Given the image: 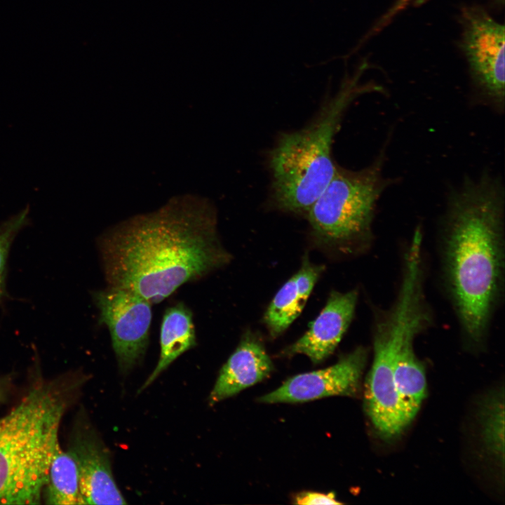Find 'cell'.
I'll return each instance as SVG.
<instances>
[{"label":"cell","instance_id":"obj_1","mask_svg":"<svg viewBox=\"0 0 505 505\" xmlns=\"http://www.w3.org/2000/svg\"><path fill=\"white\" fill-rule=\"evenodd\" d=\"M216 219L208 201L184 196L107 230L97 240L107 286L159 304L222 267L230 255L219 241Z\"/></svg>","mask_w":505,"mask_h":505},{"label":"cell","instance_id":"obj_2","mask_svg":"<svg viewBox=\"0 0 505 505\" xmlns=\"http://www.w3.org/2000/svg\"><path fill=\"white\" fill-rule=\"evenodd\" d=\"M504 190L488 174L466 179L449 197L444 271L462 331L482 342L497 302L503 272Z\"/></svg>","mask_w":505,"mask_h":505},{"label":"cell","instance_id":"obj_3","mask_svg":"<svg viewBox=\"0 0 505 505\" xmlns=\"http://www.w3.org/2000/svg\"><path fill=\"white\" fill-rule=\"evenodd\" d=\"M80 383L73 376L39 379L0 417V504H41L60 425Z\"/></svg>","mask_w":505,"mask_h":505},{"label":"cell","instance_id":"obj_4","mask_svg":"<svg viewBox=\"0 0 505 505\" xmlns=\"http://www.w3.org/2000/svg\"><path fill=\"white\" fill-rule=\"evenodd\" d=\"M365 68L363 64L345 79L309 124L280 135L269 152L271 196L276 208L307 214L333 177L337 166L332 157V142L344 112L359 95L382 90L360 83Z\"/></svg>","mask_w":505,"mask_h":505},{"label":"cell","instance_id":"obj_5","mask_svg":"<svg viewBox=\"0 0 505 505\" xmlns=\"http://www.w3.org/2000/svg\"><path fill=\"white\" fill-rule=\"evenodd\" d=\"M385 152L368 166L335 173L307 215L314 236L324 243L350 246L370 237L378 200L391 180L383 175Z\"/></svg>","mask_w":505,"mask_h":505},{"label":"cell","instance_id":"obj_6","mask_svg":"<svg viewBox=\"0 0 505 505\" xmlns=\"http://www.w3.org/2000/svg\"><path fill=\"white\" fill-rule=\"evenodd\" d=\"M461 46L472 81L495 110L504 109L505 28L481 8H466L462 15Z\"/></svg>","mask_w":505,"mask_h":505},{"label":"cell","instance_id":"obj_7","mask_svg":"<svg viewBox=\"0 0 505 505\" xmlns=\"http://www.w3.org/2000/svg\"><path fill=\"white\" fill-rule=\"evenodd\" d=\"M92 297L99 310V323L110 333L112 348L122 372L143 358L149 344L152 304L130 290L107 286Z\"/></svg>","mask_w":505,"mask_h":505},{"label":"cell","instance_id":"obj_8","mask_svg":"<svg viewBox=\"0 0 505 505\" xmlns=\"http://www.w3.org/2000/svg\"><path fill=\"white\" fill-rule=\"evenodd\" d=\"M374 358L365 392V410L377 433L384 440L397 437L408 426L393 378V360L399 344L374 335Z\"/></svg>","mask_w":505,"mask_h":505},{"label":"cell","instance_id":"obj_9","mask_svg":"<svg viewBox=\"0 0 505 505\" xmlns=\"http://www.w3.org/2000/svg\"><path fill=\"white\" fill-rule=\"evenodd\" d=\"M366 361V349L358 347L330 367L288 379L258 400L264 403H293L330 396H355L360 391Z\"/></svg>","mask_w":505,"mask_h":505},{"label":"cell","instance_id":"obj_10","mask_svg":"<svg viewBox=\"0 0 505 505\" xmlns=\"http://www.w3.org/2000/svg\"><path fill=\"white\" fill-rule=\"evenodd\" d=\"M76 462L84 504H126L114 481L110 455L94 429L77 422L69 449Z\"/></svg>","mask_w":505,"mask_h":505},{"label":"cell","instance_id":"obj_11","mask_svg":"<svg viewBox=\"0 0 505 505\" xmlns=\"http://www.w3.org/2000/svg\"><path fill=\"white\" fill-rule=\"evenodd\" d=\"M357 299L358 293L355 290L332 291L309 330L283 354L286 356L302 354L314 363L323 361L333 352L349 326Z\"/></svg>","mask_w":505,"mask_h":505},{"label":"cell","instance_id":"obj_12","mask_svg":"<svg viewBox=\"0 0 505 505\" xmlns=\"http://www.w3.org/2000/svg\"><path fill=\"white\" fill-rule=\"evenodd\" d=\"M272 370V362L262 343L246 332L220 370L209 403L213 405L262 381Z\"/></svg>","mask_w":505,"mask_h":505},{"label":"cell","instance_id":"obj_13","mask_svg":"<svg viewBox=\"0 0 505 505\" xmlns=\"http://www.w3.org/2000/svg\"><path fill=\"white\" fill-rule=\"evenodd\" d=\"M323 269L305 257L299 271L279 289L264 316L271 337L283 333L301 314Z\"/></svg>","mask_w":505,"mask_h":505},{"label":"cell","instance_id":"obj_14","mask_svg":"<svg viewBox=\"0 0 505 505\" xmlns=\"http://www.w3.org/2000/svg\"><path fill=\"white\" fill-rule=\"evenodd\" d=\"M196 345L191 309L182 302L168 307L163 314L161 325L159 362L140 391L151 384L177 357Z\"/></svg>","mask_w":505,"mask_h":505},{"label":"cell","instance_id":"obj_15","mask_svg":"<svg viewBox=\"0 0 505 505\" xmlns=\"http://www.w3.org/2000/svg\"><path fill=\"white\" fill-rule=\"evenodd\" d=\"M415 336L405 339L393 360V378L402 407L411 422L426 396L424 368L417 358L413 342Z\"/></svg>","mask_w":505,"mask_h":505},{"label":"cell","instance_id":"obj_16","mask_svg":"<svg viewBox=\"0 0 505 505\" xmlns=\"http://www.w3.org/2000/svg\"><path fill=\"white\" fill-rule=\"evenodd\" d=\"M42 499L46 504H84L76 462L69 450L58 445L48 470Z\"/></svg>","mask_w":505,"mask_h":505},{"label":"cell","instance_id":"obj_17","mask_svg":"<svg viewBox=\"0 0 505 505\" xmlns=\"http://www.w3.org/2000/svg\"><path fill=\"white\" fill-rule=\"evenodd\" d=\"M482 438L485 447L504 467V392L489 396L480 409Z\"/></svg>","mask_w":505,"mask_h":505},{"label":"cell","instance_id":"obj_18","mask_svg":"<svg viewBox=\"0 0 505 505\" xmlns=\"http://www.w3.org/2000/svg\"><path fill=\"white\" fill-rule=\"evenodd\" d=\"M29 208L0 224V303L7 297L6 290V262L11 244L18 232L29 222Z\"/></svg>","mask_w":505,"mask_h":505},{"label":"cell","instance_id":"obj_19","mask_svg":"<svg viewBox=\"0 0 505 505\" xmlns=\"http://www.w3.org/2000/svg\"><path fill=\"white\" fill-rule=\"evenodd\" d=\"M297 504L316 505V504H341L333 493L328 494L316 492H304L298 494L295 498Z\"/></svg>","mask_w":505,"mask_h":505},{"label":"cell","instance_id":"obj_20","mask_svg":"<svg viewBox=\"0 0 505 505\" xmlns=\"http://www.w3.org/2000/svg\"><path fill=\"white\" fill-rule=\"evenodd\" d=\"M8 386L5 380H0V403H5L8 399Z\"/></svg>","mask_w":505,"mask_h":505},{"label":"cell","instance_id":"obj_21","mask_svg":"<svg viewBox=\"0 0 505 505\" xmlns=\"http://www.w3.org/2000/svg\"><path fill=\"white\" fill-rule=\"evenodd\" d=\"M499 1H501L502 3H504V0H499Z\"/></svg>","mask_w":505,"mask_h":505}]
</instances>
